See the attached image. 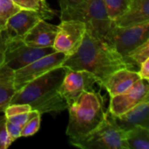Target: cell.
<instances>
[{"mask_svg":"<svg viewBox=\"0 0 149 149\" xmlns=\"http://www.w3.org/2000/svg\"><path fill=\"white\" fill-rule=\"evenodd\" d=\"M86 31V24L79 20H61L58 25L53 49L67 56L73 54L81 45Z\"/></svg>","mask_w":149,"mask_h":149,"instance_id":"obj_9","label":"cell"},{"mask_svg":"<svg viewBox=\"0 0 149 149\" xmlns=\"http://www.w3.org/2000/svg\"><path fill=\"white\" fill-rule=\"evenodd\" d=\"M58 31V25L39 20L23 38V41L33 47H52Z\"/></svg>","mask_w":149,"mask_h":149,"instance_id":"obj_13","label":"cell"},{"mask_svg":"<svg viewBox=\"0 0 149 149\" xmlns=\"http://www.w3.org/2000/svg\"><path fill=\"white\" fill-rule=\"evenodd\" d=\"M42 18L34 10L20 9L6 21L4 29L11 39L21 38Z\"/></svg>","mask_w":149,"mask_h":149,"instance_id":"obj_12","label":"cell"},{"mask_svg":"<svg viewBox=\"0 0 149 149\" xmlns=\"http://www.w3.org/2000/svg\"><path fill=\"white\" fill-rule=\"evenodd\" d=\"M67 109L69 122L66 135L71 144L93 132L103 122L107 113L104 98L95 90L84 93Z\"/></svg>","mask_w":149,"mask_h":149,"instance_id":"obj_3","label":"cell"},{"mask_svg":"<svg viewBox=\"0 0 149 149\" xmlns=\"http://www.w3.org/2000/svg\"><path fill=\"white\" fill-rule=\"evenodd\" d=\"M132 0H103L109 18L114 22L129 7Z\"/></svg>","mask_w":149,"mask_h":149,"instance_id":"obj_21","label":"cell"},{"mask_svg":"<svg viewBox=\"0 0 149 149\" xmlns=\"http://www.w3.org/2000/svg\"><path fill=\"white\" fill-rule=\"evenodd\" d=\"M86 0H59L60 10L79 6L81 3H83Z\"/></svg>","mask_w":149,"mask_h":149,"instance_id":"obj_27","label":"cell"},{"mask_svg":"<svg viewBox=\"0 0 149 149\" xmlns=\"http://www.w3.org/2000/svg\"><path fill=\"white\" fill-rule=\"evenodd\" d=\"M10 39L11 38L7 33L5 29H3L0 31V67L3 65L5 52H6V50H7V47L9 45Z\"/></svg>","mask_w":149,"mask_h":149,"instance_id":"obj_26","label":"cell"},{"mask_svg":"<svg viewBox=\"0 0 149 149\" xmlns=\"http://www.w3.org/2000/svg\"><path fill=\"white\" fill-rule=\"evenodd\" d=\"M19 9L36 11L42 19L48 20L54 17L56 12L48 5L46 0H10Z\"/></svg>","mask_w":149,"mask_h":149,"instance_id":"obj_19","label":"cell"},{"mask_svg":"<svg viewBox=\"0 0 149 149\" xmlns=\"http://www.w3.org/2000/svg\"><path fill=\"white\" fill-rule=\"evenodd\" d=\"M147 100H149L148 80L140 79L125 93L111 97L108 111L113 116H120Z\"/></svg>","mask_w":149,"mask_h":149,"instance_id":"obj_11","label":"cell"},{"mask_svg":"<svg viewBox=\"0 0 149 149\" xmlns=\"http://www.w3.org/2000/svg\"><path fill=\"white\" fill-rule=\"evenodd\" d=\"M149 21V0H132L127 10L114 22L117 26H129Z\"/></svg>","mask_w":149,"mask_h":149,"instance_id":"obj_16","label":"cell"},{"mask_svg":"<svg viewBox=\"0 0 149 149\" xmlns=\"http://www.w3.org/2000/svg\"><path fill=\"white\" fill-rule=\"evenodd\" d=\"M124 58L134 70H135V66L139 69L140 65L149 58V39L131 51Z\"/></svg>","mask_w":149,"mask_h":149,"instance_id":"obj_20","label":"cell"},{"mask_svg":"<svg viewBox=\"0 0 149 149\" xmlns=\"http://www.w3.org/2000/svg\"><path fill=\"white\" fill-rule=\"evenodd\" d=\"M137 71L121 68L110 74L100 87H104L110 97L125 93L140 79Z\"/></svg>","mask_w":149,"mask_h":149,"instance_id":"obj_14","label":"cell"},{"mask_svg":"<svg viewBox=\"0 0 149 149\" xmlns=\"http://www.w3.org/2000/svg\"><path fill=\"white\" fill-rule=\"evenodd\" d=\"M54 52L53 47H33L26 45L21 38L10 39L5 52L3 65L17 71Z\"/></svg>","mask_w":149,"mask_h":149,"instance_id":"obj_7","label":"cell"},{"mask_svg":"<svg viewBox=\"0 0 149 149\" xmlns=\"http://www.w3.org/2000/svg\"><path fill=\"white\" fill-rule=\"evenodd\" d=\"M67 57L65 53L54 52L35 60L23 68L14 71V82L17 91L47 72L60 66Z\"/></svg>","mask_w":149,"mask_h":149,"instance_id":"obj_8","label":"cell"},{"mask_svg":"<svg viewBox=\"0 0 149 149\" xmlns=\"http://www.w3.org/2000/svg\"><path fill=\"white\" fill-rule=\"evenodd\" d=\"M124 133L107 111L103 122L93 132L72 145L82 149H127Z\"/></svg>","mask_w":149,"mask_h":149,"instance_id":"obj_5","label":"cell"},{"mask_svg":"<svg viewBox=\"0 0 149 149\" xmlns=\"http://www.w3.org/2000/svg\"><path fill=\"white\" fill-rule=\"evenodd\" d=\"M72 70H84L91 72L101 86L107 78L121 68H134L107 42L86 31L78 50L68 56L61 65ZM135 71V70H134Z\"/></svg>","mask_w":149,"mask_h":149,"instance_id":"obj_1","label":"cell"},{"mask_svg":"<svg viewBox=\"0 0 149 149\" xmlns=\"http://www.w3.org/2000/svg\"><path fill=\"white\" fill-rule=\"evenodd\" d=\"M113 118L123 131L136 126L149 127V100L141 102L120 116H113Z\"/></svg>","mask_w":149,"mask_h":149,"instance_id":"obj_15","label":"cell"},{"mask_svg":"<svg viewBox=\"0 0 149 149\" xmlns=\"http://www.w3.org/2000/svg\"><path fill=\"white\" fill-rule=\"evenodd\" d=\"M41 113L37 110H31L25 123L21 129V137H29L34 135L40 127Z\"/></svg>","mask_w":149,"mask_h":149,"instance_id":"obj_22","label":"cell"},{"mask_svg":"<svg viewBox=\"0 0 149 149\" xmlns=\"http://www.w3.org/2000/svg\"><path fill=\"white\" fill-rule=\"evenodd\" d=\"M68 19L83 22L87 32L106 42L113 26V22L107 15L103 0H86L79 6L60 10V20Z\"/></svg>","mask_w":149,"mask_h":149,"instance_id":"obj_4","label":"cell"},{"mask_svg":"<svg viewBox=\"0 0 149 149\" xmlns=\"http://www.w3.org/2000/svg\"><path fill=\"white\" fill-rule=\"evenodd\" d=\"M12 142L6 128V117L4 113L0 114V149L8 148Z\"/></svg>","mask_w":149,"mask_h":149,"instance_id":"obj_24","label":"cell"},{"mask_svg":"<svg viewBox=\"0 0 149 149\" xmlns=\"http://www.w3.org/2000/svg\"><path fill=\"white\" fill-rule=\"evenodd\" d=\"M18 10L10 0H0V31L4 29L7 19Z\"/></svg>","mask_w":149,"mask_h":149,"instance_id":"obj_23","label":"cell"},{"mask_svg":"<svg viewBox=\"0 0 149 149\" xmlns=\"http://www.w3.org/2000/svg\"><path fill=\"white\" fill-rule=\"evenodd\" d=\"M16 92L14 71L3 65L0 67V113L9 107Z\"/></svg>","mask_w":149,"mask_h":149,"instance_id":"obj_17","label":"cell"},{"mask_svg":"<svg viewBox=\"0 0 149 149\" xmlns=\"http://www.w3.org/2000/svg\"><path fill=\"white\" fill-rule=\"evenodd\" d=\"M149 39V21L129 26L114 25L107 38L110 44L123 58Z\"/></svg>","mask_w":149,"mask_h":149,"instance_id":"obj_6","label":"cell"},{"mask_svg":"<svg viewBox=\"0 0 149 149\" xmlns=\"http://www.w3.org/2000/svg\"><path fill=\"white\" fill-rule=\"evenodd\" d=\"M67 70L60 65L29 82L16 92L10 104H28L41 114L66 110L68 104L59 88Z\"/></svg>","mask_w":149,"mask_h":149,"instance_id":"obj_2","label":"cell"},{"mask_svg":"<svg viewBox=\"0 0 149 149\" xmlns=\"http://www.w3.org/2000/svg\"><path fill=\"white\" fill-rule=\"evenodd\" d=\"M31 109V106L28 104H10L3 112L5 117L17 115L24 113H29Z\"/></svg>","mask_w":149,"mask_h":149,"instance_id":"obj_25","label":"cell"},{"mask_svg":"<svg viewBox=\"0 0 149 149\" xmlns=\"http://www.w3.org/2000/svg\"><path fill=\"white\" fill-rule=\"evenodd\" d=\"M141 79L149 80V58L146 59L139 67L137 71Z\"/></svg>","mask_w":149,"mask_h":149,"instance_id":"obj_28","label":"cell"},{"mask_svg":"<svg viewBox=\"0 0 149 149\" xmlns=\"http://www.w3.org/2000/svg\"><path fill=\"white\" fill-rule=\"evenodd\" d=\"M124 141L127 149H149V127L136 126L125 131Z\"/></svg>","mask_w":149,"mask_h":149,"instance_id":"obj_18","label":"cell"},{"mask_svg":"<svg viewBox=\"0 0 149 149\" xmlns=\"http://www.w3.org/2000/svg\"><path fill=\"white\" fill-rule=\"evenodd\" d=\"M95 84H98V81L91 72L84 70L68 69L61 83L59 92L69 107L84 93L93 91Z\"/></svg>","mask_w":149,"mask_h":149,"instance_id":"obj_10","label":"cell"}]
</instances>
